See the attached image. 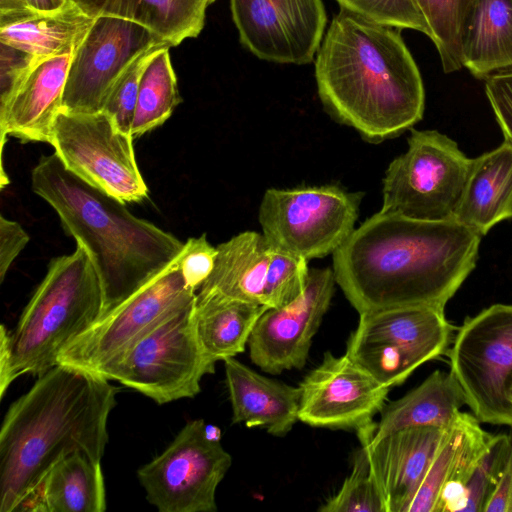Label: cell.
Returning <instances> with one entry per match:
<instances>
[{"label": "cell", "mask_w": 512, "mask_h": 512, "mask_svg": "<svg viewBox=\"0 0 512 512\" xmlns=\"http://www.w3.org/2000/svg\"><path fill=\"white\" fill-rule=\"evenodd\" d=\"M335 284L333 269L310 268L299 297L282 307L266 309L258 319L248 341L251 361L273 375L302 369Z\"/></svg>", "instance_id": "9a60e30c"}, {"label": "cell", "mask_w": 512, "mask_h": 512, "mask_svg": "<svg viewBox=\"0 0 512 512\" xmlns=\"http://www.w3.org/2000/svg\"><path fill=\"white\" fill-rule=\"evenodd\" d=\"M27 510L105 511L106 492L101 463L82 452L62 458L50 469Z\"/></svg>", "instance_id": "f1b7e54d"}, {"label": "cell", "mask_w": 512, "mask_h": 512, "mask_svg": "<svg viewBox=\"0 0 512 512\" xmlns=\"http://www.w3.org/2000/svg\"><path fill=\"white\" fill-rule=\"evenodd\" d=\"M359 315L349 339L392 345L421 364L442 355L452 342L454 327L438 308L400 307Z\"/></svg>", "instance_id": "44dd1931"}, {"label": "cell", "mask_w": 512, "mask_h": 512, "mask_svg": "<svg viewBox=\"0 0 512 512\" xmlns=\"http://www.w3.org/2000/svg\"><path fill=\"white\" fill-rule=\"evenodd\" d=\"M35 194L57 213L63 229L85 247L99 274L107 313L165 269L184 243L133 215L126 203L67 170L53 153L31 173Z\"/></svg>", "instance_id": "277c9868"}, {"label": "cell", "mask_w": 512, "mask_h": 512, "mask_svg": "<svg viewBox=\"0 0 512 512\" xmlns=\"http://www.w3.org/2000/svg\"><path fill=\"white\" fill-rule=\"evenodd\" d=\"M481 237L455 219L417 220L380 210L333 253L336 284L359 314L444 310L475 268Z\"/></svg>", "instance_id": "6da1fadb"}, {"label": "cell", "mask_w": 512, "mask_h": 512, "mask_svg": "<svg viewBox=\"0 0 512 512\" xmlns=\"http://www.w3.org/2000/svg\"><path fill=\"white\" fill-rule=\"evenodd\" d=\"M169 49L158 50L144 68L131 129L133 138L162 125L182 101Z\"/></svg>", "instance_id": "f546056e"}, {"label": "cell", "mask_w": 512, "mask_h": 512, "mask_svg": "<svg viewBox=\"0 0 512 512\" xmlns=\"http://www.w3.org/2000/svg\"><path fill=\"white\" fill-rule=\"evenodd\" d=\"M92 17L112 16L138 23L173 47L197 37L207 8L216 0H72Z\"/></svg>", "instance_id": "603a6c76"}, {"label": "cell", "mask_w": 512, "mask_h": 512, "mask_svg": "<svg viewBox=\"0 0 512 512\" xmlns=\"http://www.w3.org/2000/svg\"><path fill=\"white\" fill-rule=\"evenodd\" d=\"M29 235L22 226L3 215L0 217V281L3 282L11 264L25 248Z\"/></svg>", "instance_id": "f35d334b"}, {"label": "cell", "mask_w": 512, "mask_h": 512, "mask_svg": "<svg viewBox=\"0 0 512 512\" xmlns=\"http://www.w3.org/2000/svg\"><path fill=\"white\" fill-rule=\"evenodd\" d=\"M431 31L445 73L462 65L461 33L474 0H412Z\"/></svg>", "instance_id": "4dcf8cb0"}, {"label": "cell", "mask_w": 512, "mask_h": 512, "mask_svg": "<svg viewBox=\"0 0 512 512\" xmlns=\"http://www.w3.org/2000/svg\"><path fill=\"white\" fill-rule=\"evenodd\" d=\"M268 309L216 290H199L194 301V324L199 342L214 361L244 352L258 319Z\"/></svg>", "instance_id": "cb8c5ba5"}, {"label": "cell", "mask_w": 512, "mask_h": 512, "mask_svg": "<svg viewBox=\"0 0 512 512\" xmlns=\"http://www.w3.org/2000/svg\"><path fill=\"white\" fill-rule=\"evenodd\" d=\"M195 297L196 291L186 283L177 257L68 343L57 364L97 375L142 335Z\"/></svg>", "instance_id": "30bf717a"}, {"label": "cell", "mask_w": 512, "mask_h": 512, "mask_svg": "<svg viewBox=\"0 0 512 512\" xmlns=\"http://www.w3.org/2000/svg\"><path fill=\"white\" fill-rule=\"evenodd\" d=\"M341 7L387 26L413 29L431 39V31L412 0H337Z\"/></svg>", "instance_id": "d590c367"}, {"label": "cell", "mask_w": 512, "mask_h": 512, "mask_svg": "<svg viewBox=\"0 0 512 512\" xmlns=\"http://www.w3.org/2000/svg\"><path fill=\"white\" fill-rule=\"evenodd\" d=\"M321 512H384L383 502L360 448L353 458L352 471L339 491L318 509Z\"/></svg>", "instance_id": "836d02e7"}, {"label": "cell", "mask_w": 512, "mask_h": 512, "mask_svg": "<svg viewBox=\"0 0 512 512\" xmlns=\"http://www.w3.org/2000/svg\"><path fill=\"white\" fill-rule=\"evenodd\" d=\"M194 301L159 322L97 375L158 404L196 396L201 379L214 373L216 362L197 337Z\"/></svg>", "instance_id": "8992f818"}, {"label": "cell", "mask_w": 512, "mask_h": 512, "mask_svg": "<svg viewBox=\"0 0 512 512\" xmlns=\"http://www.w3.org/2000/svg\"><path fill=\"white\" fill-rule=\"evenodd\" d=\"M240 42L260 59L303 65L318 52L326 25L321 0H230Z\"/></svg>", "instance_id": "5bb4252c"}, {"label": "cell", "mask_w": 512, "mask_h": 512, "mask_svg": "<svg viewBox=\"0 0 512 512\" xmlns=\"http://www.w3.org/2000/svg\"><path fill=\"white\" fill-rule=\"evenodd\" d=\"M471 160L448 136L412 129L407 151L385 172L380 210L417 220L453 219Z\"/></svg>", "instance_id": "52a82bcc"}, {"label": "cell", "mask_w": 512, "mask_h": 512, "mask_svg": "<svg viewBox=\"0 0 512 512\" xmlns=\"http://www.w3.org/2000/svg\"><path fill=\"white\" fill-rule=\"evenodd\" d=\"M374 426L356 431L370 474L384 512H405L447 428L412 427L374 437Z\"/></svg>", "instance_id": "e0dca14e"}, {"label": "cell", "mask_w": 512, "mask_h": 512, "mask_svg": "<svg viewBox=\"0 0 512 512\" xmlns=\"http://www.w3.org/2000/svg\"><path fill=\"white\" fill-rule=\"evenodd\" d=\"M506 397H507L509 404L512 407V376L509 378L507 385H506Z\"/></svg>", "instance_id": "7bdbcfd3"}, {"label": "cell", "mask_w": 512, "mask_h": 512, "mask_svg": "<svg viewBox=\"0 0 512 512\" xmlns=\"http://www.w3.org/2000/svg\"><path fill=\"white\" fill-rule=\"evenodd\" d=\"M510 450L499 479L484 512H512V426H510Z\"/></svg>", "instance_id": "ab89813d"}, {"label": "cell", "mask_w": 512, "mask_h": 512, "mask_svg": "<svg viewBox=\"0 0 512 512\" xmlns=\"http://www.w3.org/2000/svg\"><path fill=\"white\" fill-rule=\"evenodd\" d=\"M464 405L465 393L453 374L436 370L403 397L384 406L373 436L412 427L448 428Z\"/></svg>", "instance_id": "d4e9b609"}, {"label": "cell", "mask_w": 512, "mask_h": 512, "mask_svg": "<svg viewBox=\"0 0 512 512\" xmlns=\"http://www.w3.org/2000/svg\"><path fill=\"white\" fill-rule=\"evenodd\" d=\"M217 256V248L212 246L206 235L191 237L178 256V264L188 286L198 290L211 274Z\"/></svg>", "instance_id": "8d00e7d4"}, {"label": "cell", "mask_w": 512, "mask_h": 512, "mask_svg": "<svg viewBox=\"0 0 512 512\" xmlns=\"http://www.w3.org/2000/svg\"><path fill=\"white\" fill-rule=\"evenodd\" d=\"M165 47L171 48L173 46L162 44L141 54L120 75L106 99L103 111L110 115L117 126L127 134H131L139 84L144 68L153 55Z\"/></svg>", "instance_id": "e575fe53"}, {"label": "cell", "mask_w": 512, "mask_h": 512, "mask_svg": "<svg viewBox=\"0 0 512 512\" xmlns=\"http://www.w3.org/2000/svg\"><path fill=\"white\" fill-rule=\"evenodd\" d=\"M30 6L40 12H49L59 9L66 0H28Z\"/></svg>", "instance_id": "b9f144b4"}, {"label": "cell", "mask_w": 512, "mask_h": 512, "mask_svg": "<svg viewBox=\"0 0 512 512\" xmlns=\"http://www.w3.org/2000/svg\"><path fill=\"white\" fill-rule=\"evenodd\" d=\"M462 65L477 78L512 67V0H474L461 33Z\"/></svg>", "instance_id": "484cf974"}, {"label": "cell", "mask_w": 512, "mask_h": 512, "mask_svg": "<svg viewBox=\"0 0 512 512\" xmlns=\"http://www.w3.org/2000/svg\"><path fill=\"white\" fill-rule=\"evenodd\" d=\"M170 44L148 28L122 18L99 16L74 50L63 93L62 110H103L120 75L141 54Z\"/></svg>", "instance_id": "4fadbf2b"}, {"label": "cell", "mask_w": 512, "mask_h": 512, "mask_svg": "<svg viewBox=\"0 0 512 512\" xmlns=\"http://www.w3.org/2000/svg\"><path fill=\"white\" fill-rule=\"evenodd\" d=\"M309 269L308 260L273 248L264 284L263 305L278 308L299 297L306 288Z\"/></svg>", "instance_id": "d6a6232c"}, {"label": "cell", "mask_w": 512, "mask_h": 512, "mask_svg": "<svg viewBox=\"0 0 512 512\" xmlns=\"http://www.w3.org/2000/svg\"><path fill=\"white\" fill-rule=\"evenodd\" d=\"M103 306L101 280L84 246L52 259L14 329L1 326L0 397L19 377L57 365L66 345L103 315Z\"/></svg>", "instance_id": "5b68a950"}, {"label": "cell", "mask_w": 512, "mask_h": 512, "mask_svg": "<svg viewBox=\"0 0 512 512\" xmlns=\"http://www.w3.org/2000/svg\"><path fill=\"white\" fill-rule=\"evenodd\" d=\"M450 372L481 423L512 426L506 385L512 376V305L494 304L458 328L448 351Z\"/></svg>", "instance_id": "8fae6325"}, {"label": "cell", "mask_w": 512, "mask_h": 512, "mask_svg": "<svg viewBox=\"0 0 512 512\" xmlns=\"http://www.w3.org/2000/svg\"><path fill=\"white\" fill-rule=\"evenodd\" d=\"M480 423L473 414L460 411L445 430L405 512H453L492 435Z\"/></svg>", "instance_id": "d6986e66"}, {"label": "cell", "mask_w": 512, "mask_h": 512, "mask_svg": "<svg viewBox=\"0 0 512 512\" xmlns=\"http://www.w3.org/2000/svg\"><path fill=\"white\" fill-rule=\"evenodd\" d=\"M399 30L341 7L317 52L325 110L371 143L394 138L423 117V81Z\"/></svg>", "instance_id": "3957f363"}, {"label": "cell", "mask_w": 512, "mask_h": 512, "mask_svg": "<svg viewBox=\"0 0 512 512\" xmlns=\"http://www.w3.org/2000/svg\"><path fill=\"white\" fill-rule=\"evenodd\" d=\"M512 217V145L471 160L465 187L453 219L484 236L495 224Z\"/></svg>", "instance_id": "7402d4cb"}, {"label": "cell", "mask_w": 512, "mask_h": 512, "mask_svg": "<svg viewBox=\"0 0 512 512\" xmlns=\"http://www.w3.org/2000/svg\"><path fill=\"white\" fill-rule=\"evenodd\" d=\"M485 91L505 141L512 145V67L488 75Z\"/></svg>", "instance_id": "74e56055"}, {"label": "cell", "mask_w": 512, "mask_h": 512, "mask_svg": "<svg viewBox=\"0 0 512 512\" xmlns=\"http://www.w3.org/2000/svg\"><path fill=\"white\" fill-rule=\"evenodd\" d=\"M224 367L232 422L261 427L277 437L287 435L299 420V386L260 375L234 357L225 359Z\"/></svg>", "instance_id": "ffe728a7"}, {"label": "cell", "mask_w": 512, "mask_h": 512, "mask_svg": "<svg viewBox=\"0 0 512 512\" xmlns=\"http://www.w3.org/2000/svg\"><path fill=\"white\" fill-rule=\"evenodd\" d=\"M36 11L28 0H0V26L19 21Z\"/></svg>", "instance_id": "60d3db41"}, {"label": "cell", "mask_w": 512, "mask_h": 512, "mask_svg": "<svg viewBox=\"0 0 512 512\" xmlns=\"http://www.w3.org/2000/svg\"><path fill=\"white\" fill-rule=\"evenodd\" d=\"M214 268L199 290L263 305V290L272 246L263 233L245 231L219 244Z\"/></svg>", "instance_id": "4316f807"}, {"label": "cell", "mask_w": 512, "mask_h": 512, "mask_svg": "<svg viewBox=\"0 0 512 512\" xmlns=\"http://www.w3.org/2000/svg\"><path fill=\"white\" fill-rule=\"evenodd\" d=\"M362 193L338 186L267 189L259 223L275 249L306 260L333 254L355 229Z\"/></svg>", "instance_id": "ba28073f"}, {"label": "cell", "mask_w": 512, "mask_h": 512, "mask_svg": "<svg viewBox=\"0 0 512 512\" xmlns=\"http://www.w3.org/2000/svg\"><path fill=\"white\" fill-rule=\"evenodd\" d=\"M120 388L55 365L7 410L0 430V511H25L50 469L75 452L101 463Z\"/></svg>", "instance_id": "7a4b0ae2"}, {"label": "cell", "mask_w": 512, "mask_h": 512, "mask_svg": "<svg viewBox=\"0 0 512 512\" xmlns=\"http://www.w3.org/2000/svg\"><path fill=\"white\" fill-rule=\"evenodd\" d=\"M94 20L72 0H66L57 10L36 11L19 21L0 26V43L36 58L72 54Z\"/></svg>", "instance_id": "83f0119b"}, {"label": "cell", "mask_w": 512, "mask_h": 512, "mask_svg": "<svg viewBox=\"0 0 512 512\" xmlns=\"http://www.w3.org/2000/svg\"><path fill=\"white\" fill-rule=\"evenodd\" d=\"M231 463L220 430L195 419L137 476L146 499L160 512H214L216 489Z\"/></svg>", "instance_id": "9c48e42d"}, {"label": "cell", "mask_w": 512, "mask_h": 512, "mask_svg": "<svg viewBox=\"0 0 512 512\" xmlns=\"http://www.w3.org/2000/svg\"><path fill=\"white\" fill-rule=\"evenodd\" d=\"M131 134L123 132L106 112L61 110L50 143L67 170L124 203L147 197Z\"/></svg>", "instance_id": "7c38bea8"}, {"label": "cell", "mask_w": 512, "mask_h": 512, "mask_svg": "<svg viewBox=\"0 0 512 512\" xmlns=\"http://www.w3.org/2000/svg\"><path fill=\"white\" fill-rule=\"evenodd\" d=\"M72 54L33 57L0 93L1 158L8 135L22 142L50 143L54 122L62 110Z\"/></svg>", "instance_id": "ac0fdd59"}, {"label": "cell", "mask_w": 512, "mask_h": 512, "mask_svg": "<svg viewBox=\"0 0 512 512\" xmlns=\"http://www.w3.org/2000/svg\"><path fill=\"white\" fill-rule=\"evenodd\" d=\"M299 388L300 421L317 428L356 431L373 423L390 390L346 354L337 357L330 352Z\"/></svg>", "instance_id": "2e32d148"}, {"label": "cell", "mask_w": 512, "mask_h": 512, "mask_svg": "<svg viewBox=\"0 0 512 512\" xmlns=\"http://www.w3.org/2000/svg\"><path fill=\"white\" fill-rule=\"evenodd\" d=\"M510 435L492 434L488 446L464 484L453 512H484L503 472Z\"/></svg>", "instance_id": "1f68e13d"}]
</instances>
